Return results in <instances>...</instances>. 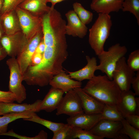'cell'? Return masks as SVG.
Wrapping results in <instances>:
<instances>
[{
  "label": "cell",
  "instance_id": "obj_39",
  "mask_svg": "<svg viewBox=\"0 0 139 139\" xmlns=\"http://www.w3.org/2000/svg\"><path fill=\"white\" fill-rule=\"evenodd\" d=\"M65 0H48V2L51 3V7H54L55 5L57 3H59Z\"/></svg>",
  "mask_w": 139,
  "mask_h": 139
},
{
  "label": "cell",
  "instance_id": "obj_37",
  "mask_svg": "<svg viewBox=\"0 0 139 139\" xmlns=\"http://www.w3.org/2000/svg\"><path fill=\"white\" fill-rule=\"evenodd\" d=\"M45 45L42 38L37 46L35 52L43 54L45 50Z\"/></svg>",
  "mask_w": 139,
  "mask_h": 139
},
{
  "label": "cell",
  "instance_id": "obj_13",
  "mask_svg": "<svg viewBox=\"0 0 139 139\" xmlns=\"http://www.w3.org/2000/svg\"><path fill=\"white\" fill-rule=\"evenodd\" d=\"M74 89L80 97L84 113L91 114L102 113L105 104L87 93L81 88Z\"/></svg>",
  "mask_w": 139,
  "mask_h": 139
},
{
  "label": "cell",
  "instance_id": "obj_4",
  "mask_svg": "<svg viewBox=\"0 0 139 139\" xmlns=\"http://www.w3.org/2000/svg\"><path fill=\"white\" fill-rule=\"evenodd\" d=\"M10 72L9 91L14 94L16 101L21 103L26 98V89L22 84L23 77L17 59L14 57L8 59L6 62Z\"/></svg>",
  "mask_w": 139,
  "mask_h": 139
},
{
  "label": "cell",
  "instance_id": "obj_18",
  "mask_svg": "<svg viewBox=\"0 0 139 139\" xmlns=\"http://www.w3.org/2000/svg\"><path fill=\"white\" fill-rule=\"evenodd\" d=\"M86 59L87 64L84 67L77 71L68 72V75L71 79L81 82L85 80H90L95 75L94 72L97 65L96 58L86 56Z\"/></svg>",
  "mask_w": 139,
  "mask_h": 139
},
{
  "label": "cell",
  "instance_id": "obj_28",
  "mask_svg": "<svg viewBox=\"0 0 139 139\" xmlns=\"http://www.w3.org/2000/svg\"><path fill=\"white\" fill-rule=\"evenodd\" d=\"M122 125L121 133L131 139H139V129L130 124L125 118L121 121Z\"/></svg>",
  "mask_w": 139,
  "mask_h": 139
},
{
  "label": "cell",
  "instance_id": "obj_38",
  "mask_svg": "<svg viewBox=\"0 0 139 139\" xmlns=\"http://www.w3.org/2000/svg\"><path fill=\"white\" fill-rule=\"evenodd\" d=\"M7 55L0 44V61L5 57Z\"/></svg>",
  "mask_w": 139,
  "mask_h": 139
},
{
  "label": "cell",
  "instance_id": "obj_12",
  "mask_svg": "<svg viewBox=\"0 0 139 139\" xmlns=\"http://www.w3.org/2000/svg\"><path fill=\"white\" fill-rule=\"evenodd\" d=\"M101 114H87L84 113L70 116L67 123L72 127H78L89 131L101 119Z\"/></svg>",
  "mask_w": 139,
  "mask_h": 139
},
{
  "label": "cell",
  "instance_id": "obj_26",
  "mask_svg": "<svg viewBox=\"0 0 139 139\" xmlns=\"http://www.w3.org/2000/svg\"><path fill=\"white\" fill-rule=\"evenodd\" d=\"M73 6V10L84 24L86 25L92 21L93 14L91 12L85 9L79 3L75 2Z\"/></svg>",
  "mask_w": 139,
  "mask_h": 139
},
{
  "label": "cell",
  "instance_id": "obj_7",
  "mask_svg": "<svg viewBox=\"0 0 139 139\" xmlns=\"http://www.w3.org/2000/svg\"><path fill=\"white\" fill-rule=\"evenodd\" d=\"M42 30L24 43L18 54L17 60L23 75L32 62V59L36 48L43 38Z\"/></svg>",
  "mask_w": 139,
  "mask_h": 139
},
{
  "label": "cell",
  "instance_id": "obj_27",
  "mask_svg": "<svg viewBox=\"0 0 139 139\" xmlns=\"http://www.w3.org/2000/svg\"><path fill=\"white\" fill-rule=\"evenodd\" d=\"M122 7L123 12H129L135 16L139 25V0H124Z\"/></svg>",
  "mask_w": 139,
  "mask_h": 139
},
{
  "label": "cell",
  "instance_id": "obj_35",
  "mask_svg": "<svg viewBox=\"0 0 139 139\" xmlns=\"http://www.w3.org/2000/svg\"><path fill=\"white\" fill-rule=\"evenodd\" d=\"M137 73L133 78L131 85L133 90L134 92L136 95H139V71L137 72Z\"/></svg>",
  "mask_w": 139,
  "mask_h": 139
},
{
  "label": "cell",
  "instance_id": "obj_31",
  "mask_svg": "<svg viewBox=\"0 0 139 139\" xmlns=\"http://www.w3.org/2000/svg\"><path fill=\"white\" fill-rule=\"evenodd\" d=\"M2 135L10 136L21 139H47L48 137L47 133L43 130L40 131L37 135L33 137L21 135L15 133L12 129L2 134Z\"/></svg>",
  "mask_w": 139,
  "mask_h": 139
},
{
  "label": "cell",
  "instance_id": "obj_40",
  "mask_svg": "<svg viewBox=\"0 0 139 139\" xmlns=\"http://www.w3.org/2000/svg\"><path fill=\"white\" fill-rule=\"evenodd\" d=\"M4 32L2 25L1 22V16L0 17V38L4 34Z\"/></svg>",
  "mask_w": 139,
  "mask_h": 139
},
{
  "label": "cell",
  "instance_id": "obj_3",
  "mask_svg": "<svg viewBox=\"0 0 139 139\" xmlns=\"http://www.w3.org/2000/svg\"><path fill=\"white\" fill-rule=\"evenodd\" d=\"M127 51L125 46L117 43L110 46L107 51L104 50L98 56L99 64L97 65L96 70L105 73L108 78L112 80L113 73L119 59L124 56Z\"/></svg>",
  "mask_w": 139,
  "mask_h": 139
},
{
  "label": "cell",
  "instance_id": "obj_22",
  "mask_svg": "<svg viewBox=\"0 0 139 139\" xmlns=\"http://www.w3.org/2000/svg\"><path fill=\"white\" fill-rule=\"evenodd\" d=\"M10 35L4 33L0 38V44L6 54L11 56L15 55L16 53L17 45L18 40L17 34Z\"/></svg>",
  "mask_w": 139,
  "mask_h": 139
},
{
  "label": "cell",
  "instance_id": "obj_14",
  "mask_svg": "<svg viewBox=\"0 0 139 139\" xmlns=\"http://www.w3.org/2000/svg\"><path fill=\"white\" fill-rule=\"evenodd\" d=\"M41 100H37L31 104L16 103L13 102H0V116L11 112H22L26 111L39 112Z\"/></svg>",
  "mask_w": 139,
  "mask_h": 139
},
{
  "label": "cell",
  "instance_id": "obj_30",
  "mask_svg": "<svg viewBox=\"0 0 139 139\" xmlns=\"http://www.w3.org/2000/svg\"><path fill=\"white\" fill-rule=\"evenodd\" d=\"M25 0H4L1 10V16L8 12L15 11V9Z\"/></svg>",
  "mask_w": 139,
  "mask_h": 139
},
{
  "label": "cell",
  "instance_id": "obj_16",
  "mask_svg": "<svg viewBox=\"0 0 139 139\" xmlns=\"http://www.w3.org/2000/svg\"><path fill=\"white\" fill-rule=\"evenodd\" d=\"M64 92L61 90L51 87L41 102L39 110L51 112L56 109Z\"/></svg>",
  "mask_w": 139,
  "mask_h": 139
},
{
  "label": "cell",
  "instance_id": "obj_29",
  "mask_svg": "<svg viewBox=\"0 0 139 139\" xmlns=\"http://www.w3.org/2000/svg\"><path fill=\"white\" fill-rule=\"evenodd\" d=\"M128 67L135 72L139 71V50L132 52L129 55L126 62Z\"/></svg>",
  "mask_w": 139,
  "mask_h": 139
},
{
  "label": "cell",
  "instance_id": "obj_5",
  "mask_svg": "<svg viewBox=\"0 0 139 139\" xmlns=\"http://www.w3.org/2000/svg\"><path fill=\"white\" fill-rule=\"evenodd\" d=\"M20 28L27 40L42 30L41 17L34 15L29 12L18 7L15 10Z\"/></svg>",
  "mask_w": 139,
  "mask_h": 139
},
{
  "label": "cell",
  "instance_id": "obj_9",
  "mask_svg": "<svg viewBox=\"0 0 139 139\" xmlns=\"http://www.w3.org/2000/svg\"><path fill=\"white\" fill-rule=\"evenodd\" d=\"M56 110L57 116L65 114L72 116L84 113L80 97L74 89L66 92Z\"/></svg>",
  "mask_w": 139,
  "mask_h": 139
},
{
  "label": "cell",
  "instance_id": "obj_1",
  "mask_svg": "<svg viewBox=\"0 0 139 139\" xmlns=\"http://www.w3.org/2000/svg\"><path fill=\"white\" fill-rule=\"evenodd\" d=\"M82 89L106 104L117 106L120 101L121 91L115 82L106 75H95Z\"/></svg>",
  "mask_w": 139,
  "mask_h": 139
},
{
  "label": "cell",
  "instance_id": "obj_34",
  "mask_svg": "<svg viewBox=\"0 0 139 139\" xmlns=\"http://www.w3.org/2000/svg\"><path fill=\"white\" fill-rule=\"evenodd\" d=\"M124 118L130 124L139 129V115H128L125 116Z\"/></svg>",
  "mask_w": 139,
  "mask_h": 139
},
{
  "label": "cell",
  "instance_id": "obj_20",
  "mask_svg": "<svg viewBox=\"0 0 139 139\" xmlns=\"http://www.w3.org/2000/svg\"><path fill=\"white\" fill-rule=\"evenodd\" d=\"M13 11L1 16V24L4 33L8 35L18 34L20 28L18 18Z\"/></svg>",
  "mask_w": 139,
  "mask_h": 139
},
{
  "label": "cell",
  "instance_id": "obj_17",
  "mask_svg": "<svg viewBox=\"0 0 139 139\" xmlns=\"http://www.w3.org/2000/svg\"><path fill=\"white\" fill-rule=\"evenodd\" d=\"M124 0H92L91 8L97 13L109 14L122 9Z\"/></svg>",
  "mask_w": 139,
  "mask_h": 139
},
{
  "label": "cell",
  "instance_id": "obj_41",
  "mask_svg": "<svg viewBox=\"0 0 139 139\" xmlns=\"http://www.w3.org/2000/svg\"><path fill=\"white\" fill-rule=\"evenodd\" d=\"M4 3V0H0V17L1 10L3 6Z\"/></svg>",
  "mask_w": 139,
  "mask_h": 139
},
{
  "label": "cell",
  "instance_id": "obj_24",
  "mask_svg": "<svg viewBox=\"0 0 139 139\" xmlns=\"http://www.w3.org/2000/svg\"><path fill=\"white\" fill-rule=\"evenodd\" d=\"M23 119L24 120L30 121L41 124L51 130L53 133L56 132L64 124L62 123L54 122L42 118L36 113L29 118Z\"/></svg>",
  "mask_w": 139,
  "mask_h": 139
},
{
  "label": "cell",
  "instance_id": "obj_6",
  "mask_svg": "<svg viewBox=\"0 0 139 139\" xmlns=\"http://www.w3.org/2000/svg\"><path fill=\"white\" fill-rule=\"evenodd\" d=\"M122 127L121 121L101 119L89 131L92 134L103 138L128 139V136L121 133Z\"/></svg>",
  "mask_w": 139,
  "mask_h": 139
},
{
  "label": "cell",
  "instance_id": "obj_36",
  "mask_svg": "<svg viewBox=\"0 0 139 139\" xmlns=\"http://www.w3.org/2000/svg\"><path fill=\"white\" fill-rule=\"evenodd\" d=\"M42 57V54L35 52L32 57V62L34 65L38 64L41 62Z\"/></svg>",
  "mask_w": 139,
  "mask_h": 139
},
{
  "label": "cell",
  "instance_id": "obj_19",
  "mask_svg": "<svg viewBox=\"0 0 139 139\" xmlns=\"http://www.w3.org/2000/svg\"><path fill=\"white\" fill-rule=\"evenodd\" d=\"M48 2V0H25L18 7L40 17L51 8L47 5Z\"/></svg>",
  "mask_w": 139,
  "mask_h": 139
},
{
  "label": "cell",
  "instance_id": "obj_11",
  "mask_svg": "<svg viewBox=\"0 0 139 139\" xmlns=\"http://www.w3.org/2000/svg\"><path fill=\"white\" fill-rule=\"evenodd\" d=\"M67 23L66 26V34L83 38L86 35L88 28L80 19L73 10L65 14Z\"/></svg>",
  "mask_w": 139,
  "mask_h": 139
},
{
  "label": "cell",
  "instance_id": "obj_2",
  "mask_svg": "<svg viewBox=\"0 0 139 139\" xmlns=\"http://www.w3.org/2000/svg\"><path fill=\"white\" fill-rule=\"evenodd\" d=\"M112 25L109 14L99 13L97 19L89 29V43L97 56L104 50V45L109 36Z\"/></svg>",
  "mask_w": 139,
  "mask_h": 139
},
{
  "label": "cell",
  "instance_id": "obj_23",
  "mask_svg": "<svg viewBox=\"0 0 139 139\" xmlns=\"http://www.w3.org/2000/svg\"><path fill=\"white\" fill-rule=\"evenodd\" d=\"M101 119L121 121L124 118L116 106L105 104L102 113Z\"/></svg>",
  "mask_w": 139,
  "mask_h": 139
},
{
  "label": "cell",
  "instance_id": "obj_25",
  "mask_svg": "<svg viewBox=\"0 0 139 139\" xmlns=\"http://www.w3.org/2000/svg\"><path fill=\"white\" fill-rule=\"evenodd\" d=\"M103 139L102 137L92 134L89 131L76 127H72L66 139Z\"/></svg>",
  "mask_w": 139,
  "mask_h": 139
},
{
  "label": "cell",
  "instance_id": "obj_32",
  "mask_svg": "<svg viewBox=\"0 0 139 139\" xmlns=\"http://www.w3.org/2000/svg\"><path fill=\"white\" fill-rule=\"evenodd\" d=\"M67 123L64 125L58 131L53 133L52 139H66L72 127Z\"/></svg>",
  "mask_w": 139,
  "mask_h": 139
},
{
  "label": "cell",
  "instance_id": "obj_21",
  "mask_svg": "<svg viewBox=\"0 0 139 139\" xmlns=\"http://www.w3.org/2000/svg\"><path fill=\"white\" fill-rule=\"evenodd\" d=\"M35 112L26 111L22 112H11L0 116V135L7 132L8 125L10 123L18 119L27 118L31 117Z\"/></svg>",
  "mask_w": 139,
  "mask_h": 139
},
{
  "label": "cell",
  "instance_id": "obj_33",
  "mask_svg": "<svg viewBox=\"0 0 139 139\" xmlns=\"http://www.w3.org/2000/svg\"><path fill=\"white\" fill-rule=\"evenodd\" d=\"M16 101L15 96L12 92L8 91L0 90V102L8 103Z\"/></svg>",
  "mask_w": 139,
  "mask_h": 139
},
{
  "label": "cell",
  "instance_id": "obj_10",
  "mask_svg": "<svg viewBox=\"0 0 139 139\" xmlns=\"http://www.w3.org/2000/svg\"><path fill=\"white\" fill-rule=\"evenodd\" d=\"M135 96L130 90L121 92L120 101L117 107L124 118L130 114L139 115V98Z\"/></svg>",
  "mask_w": 139,
  "mask_h": 139
},
{
  "label": "cell",
  "instance_id": "obj_15",
  "mask_svg": "<svg viewBox=\"0 0 139 139\" xmlns=\"http://www.w3.org/2000/svg\"><path fill=\"white\" fill-rule=\"evenodd\" d=\"M52 87L60 89L66 93L77 88H81V81L71 79L63 71L53 77L49 84Z\"/></svg>",
  "mask_w": 139,
  "mask_h": 139
},
{
  "label": "cell",
  "instance_id": "obj_8",
  "mask_svg": "<svg viewBox=\"0 0 139 139\" xmlns=\"http://www.w3.org/2000/svg\"><path fill=\"white\" fill-rule=\"evenodd\" d=\"M135 75V72L128 66L124 56L117 63L113 73L112 80L121 91H127L130 90L132 79Z\"/></svg>",
  "mask_w": 139,
  "mask_h": 139
}]
</instances>
